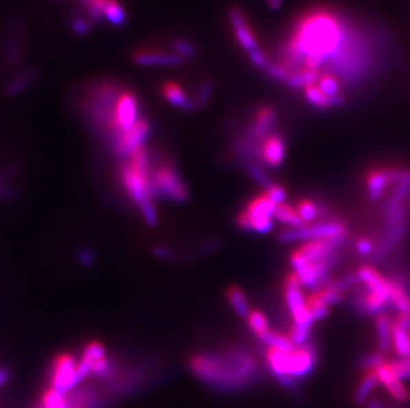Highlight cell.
<instances>
[{
  "instance_id": "obj_1",
  "label": "cell",
  "mask_w": 410,
  "mask_h": 408,
  "mask_svg": "<svg viewBox=\"0 0 410 408\" xmlns=\"http://www.w3.org/2000/svg\"><path fill=\"white\" fill-rule=\"evenodd\" d=\"M356 24L339 10L317 5L300 14L279 47V61L291 75L300 69L326 72L341 55Z\"/></svg>"
},
{
  "instance_id": "obj_2",
  "label": "cell",
  "mask_w": 410,
  "mask_h": 408,
  "mask_svg": "<svg viewBox=\"0 0 410 408\" xmlns=\"http://www.w3.org/2000/svg\"><path fill=\"white\" fill-rule=\"evenodd\" d=\"M189 368L202 383L230 394L253 386L260 375L254 355L236 346L215 352L194 354Z\"/></svg>"
},
{
  "instance_id": "obj_3",
  "label": "cell",
  "mask_w": 410,
  "mask_h": 408,
  "mask_svg": "<svg viewBox=\"0 0 410 408\" xmlns=\"http://www.w3.org/2000/svg\"><path fill=\"white\" fill-rule=\"evenodd\" d=\"M267 369L283 389L296 391L297 383L312 375L317 368V349L310 342L293 350L267 349Z\"/></svg>"
},
{
  "instance_id": "obj_4",
  "label": "cell",
  "mask_w": 410,
  "mask_h": 408,
  "mask_svg": "<svg viewBox=\"0 0 410 408\" xmlns=\"http://www.w3.org/2000/svg\"><path fill=\"white\" fill-rule=\"evenodd\" d=\"M82 89L81 108L84 117L95 132L106 138L115 106L124 86L116 80L102 78L89 81Z\"/></svg>"
},
{
  "instance_id": "obj_5",
  "label": "cell",
  "mask_w": 410,
  "mask_h": 408,
  "mask_svg": "<svg viewBox=\"0 0 410 408\" xmlns=\"http://www.w3.org/2000/svg\"><path fill=\"white\" fill-rule=\"evenodd\" d=\"M119 182L126 195L139 207L149 199L152 191V163L146 149H139L119 165Z\"/></svg>"
},
{
  "instance_id": "obj_6",
  "label": "cell",
  "mask_w": 410,
  "mask_h": 408,
  "mask_svg": "<svg viewBox=\"0 0 410 408\" xmlns=\"http://www.w3.org/2000/svg\"><path fill=\"white\" fill-rule=\"evenodd\" d=\"M152 191L155 197H162L176 204L186 203L190 195L176 163L169 160L152 167Z\"/></svg>"
},
{
  "instance_id": "obj_7",
  "label": "cell",
  "mask_w": 410,
  "mask_h": 408,
  "mask_svg": "<svg viewBox=\"0 0 410 408\" xmlns=\"http://www.w3.org/2000/svg\"><path fill=\"white\" fill-rule=\"evenodd\" d=\"M350 237V228L344 220L328 219L306 226L303 228H284L277 235V239L283 244L307 243L311 240H326V239H341Z\"/></svg>"
},
{
  "instance_id": "obj_8",
  "label": "cell",
  "mask_w": 410,
  "mask_h": 408,
  "mask_svg": "<svg viewBox=\"0 0 410 408\" xmlns=\"http://www.w3.org/2000/svg\"><path fill=\"white\" fill-rule=\"evenodd\" d=\"M283 294L287 311L293 320V326L301 331H312L313 321L311 311L307 304V296L300 285L297 277L293 272L288 273L284 280Z\"/></svg>"
},
{
  "instance_id": "obj_9",
  "label": "cell",
  "mask_w": 410,
  "mask_h": 408,
  "mask_svg": "<svg viewBox=\"0 0 410 408\" xmlns=\"http://www.w3.org/2000/svg\"><path fill=\"white\" fill-rule=\"evenodd\" d=\"M141 117L139 101L136 93L130 89L124 88V91L118 96L113 117L108 129L106 139L109 141V145L112 146L118 136L132 129Z\"/></svg>"
},
{
  "instance_id": "obj_10",
  "label": "cell",
  "mask_w": 410,
  "mask_h": 408,
  "mask_svg": "<svg viewBox=\"0 0 410 408\" xmlns=\"http://www.w3.org/2000/svg\"><path fill=\"white\" fill-rule=\"evenodd\" d=\"M78 361L68 352H62L54 358L49 370V387L64 395L71 394L82 381L78 375Z\"/></svg>"
},
{
  "instance_id": "obj_11",
  "label": "cell",
  "mask_w": 410,
  "mask_h": 408,
  "mask_svg": "<svg viewBox=\"0 0 410 408\" xmlns=\"http://www.w3.org/2000/svg\"><path fill=\"white\" fill-rule=\"evenodd\" d=\"M150 130L152 129H150L149 119L145 117H141L137 121L136 125L118 136L111 147L113 149L115 154L118 158L126 159L128 156L136 153L137 150L145 147V142L150 136Z\"/></svg>"
},
{
  "instance_id": "obj_12",
  "label": "cell",
  "mask_w": 410,
  "mask_h": 408,
  "mask_svg": "<svg viewBox=\"0 0 410 408\" xmlns=\"http://www.w3.org/2000/svg\"><path fill=\"white\" fill-rule=\"evenodd\" d=\"M287 154V143L283 134L273 132L266 136L258 146L256 162L263 167L277 169L284 163Z\"/></svg>"
},
{
  "instance_id": "obj_13",
  "label": "cell",
  "mask_w": 410,
  "mask_h": 408,
  "mask_svg": "<svg viewBox=\"0 0 410 408\" xmlns=\"http://www.w3.org/2000/svg\"><path fill=\"white\" fill-rule=\"evenodd\" d=\"M277 122V113L271 105H262L255 110L251 123L249 125L246 133L243 136H247L253 141L255 145L259 143L275 132V126Z\"/></svg>"
},
{
  "instance_id": "obj_14",
  "label": "cell",
  "mask_w": 410,
  "mask_h": 408,
  "mask_svg": "<svg viewBox=\"0 0 410 408\" xmlns=\"http://www.w3.org/2000/svg\"><path fill=\"white\" fill-rule=\"evenodd\" d=\"M229 20L234 32L235 40L240 48H243L249 53L259 47L256 34L242 8L233 7L229 11Z\"/></svg>"
},
{
  "instance_id": "obj_15",
  "label": "cell",
  "mask_w": 410,
  "mask_h": 408,
  "mask_svg": "<svg viewBox=\"0 0 410 408\" xmlns=\"http://www.w3.org/2000/svg\"><path fill=\"white\" fill-rule=\"evenodd\" d=\"M378 385L389 392L391 398L398 403H408L410 400V394L408 389L404 386V382L400 381L391 368L389 362L383 363L377 369L373 370Z\"/></svg>"
},
{
  "instance_id": "obj_16",
  "label": "cell",
  "mask_w": 410,
  "mask_h": 408,
  "mask_svg": "<svg viewBox=\"0 0 410 408\" xmlns=\"http://www.w3.org/2000/svg\"><path fill=\"white\" fill-rule=\"evenodd\" d=\"M391 350L397 358H410V315L397 314L393 318Z\"/></svg>"
},
{
  "instance_id": "obj_17",
  "label": "cell",
  "mask_w": 410,
  "mask_h": 408,
  "mask_svg": "<svg viewBox=\"0 0 410 408\" xmlns=\"http://www.w3.org/2000/svg\"><path fill=\"white\" fill-rule=\"evenodd\" d=\"M133 61L139 67H179L185 60L174 52H165L157 49H137Z\"/></svg>"
},
{
  "instance_id": "obj_18",
  "label": "cell",
  "mask_w": 410,
  "mask_h": 408,
  "mask_svg": "<svg viewBox=\"0 0 410 408\" xmlns=\"http://www.w3.org/2000/svg\"><path fill=\"white\" fill-rule=\"evenodd\" d=\"M389 187H391V182L387 171V166L373 167L365 175L367 196L373 203L381 202L385 197Z\"/></svg>"
},
{
  "instance_id": "obj_19",
  "label": "cell",
  "mask_w": 410,
  "mask_h": 408,
  "mask_svg": "<svg viewBox=\"0 0 410 408\" xmlns=\"http://www.w3.org/2000/svg\"><path fill=\"white\" fill-rule=\"evenodd\" d=\"M357 278L360 284L367 291L389 296L391 297V288H389V278L385 277L378 269H376L371 264L361 265L357 271Z\"/></svg>"
},
{
  "instance_id": "obj_20",
  "label": "cell",
  "mask_w": 410,
  "mask_h": 408,
  "mask_svg": "<svg viewBox=\"0 0 410 408\" xmlns=\"http://www.w3.org/2000/svg\"><path fill=\"white\" fill-rule=\"evenodd\" d=\"M391 307L400 315H410V288L400 276H391Z\"/></svg>"
},
{
  "instance_id": "obj_21",
  "label": "cell",
  "mask_w": 410,
  "mask_h": 408,
  "mask_svg": "<svg viewBox=\"0 0 410 408\" xmlns=\"http://www.w3.org/2000/svg\"><path fill=\"white\" fill-rule=\"evenodd\" d=\"M41 76L40 67H31L21 71L14 80H11L5 86V95L8 97H18L28 91Z\"/></svg>"
},
{
  "instance_id": "obj_22",
  "label": "cell",
  "mask_w": 410,
  "mask_h": 408,
  "mask_svg": "<svg viewBox=\"0 0 410 408\" xmlns=\"http://www.w3.org/2000/svg\"><path fill=\"white\" fill-rule=\"evenodd\" d=\"M8 62L18 65L23 60V21L21 18H14L10 25V41H8Z\"/></svg>"
},
{
  "instance_id": "obj_23",
  "label": "cell",
  "mask_w": 410,
  "mask_h": 408,
  "mask_svg": "<svg viewBox=\"0 0 410 408\" xmlns=\"http://www.w3.org/2000/svg\"><path fill=\"white\" fill-rule=\"evenodd\" d=\"M162 95L165 99L173 105L176 109H181L183 112L193 113V105H192V97H189L185 92V89L176 84L174 81H169L162 86Z\"/></svg>"
},
{
  "instance_id": "obj_24",
  "label": "cell",
  "mask_w": 410,
  "mask_h": 408,
  "mask_svg": "<svg viewBox=\"0 0 410 408\" xmlns=\"http://www.w3.org/2000/svg\"><path fill=\"white\" fill-rule=\"evenodd\" d=\"M235 223L242 231L258 235H267L271 232L275 227L273 219H255L253 216L246 214L243 210L236 215Z\"/></svg>"
},
{
  "instance_id": "obj_25",
  "label": "cell",
  "mask_w": 410,
  "mask_h": 408,
  "mask_svg": "<svg viewBox=\"0 0 410 408\" xmlns=\"http://www.w3.org/2000/svg\"><path fill=\"white\" fill-rule=\"evenodd\" d=\"M277 206L264 194L253 197L243 208V211L255 219H273Z\"/></svg>"
},
{
  "instance_id": "obj_26",
  "label": "cell",
  "mask_w": 410,
  "mask_h": 408,
  "mask_svg": "<svg viewBox=\"0 0 410 408\" xmlns=\"http://www.w3.org/2000/svg\"><path fill=\"white\" fill-rule=\"evenodd\" d=\"M226 298L235 314L240 318H247V315L253 311L246 293L238 285H230L226 289Z\"/></svg>"
},
{
  "instance_id": "obj_27",
  "label": "cell",
  "mask_w": 410,
  "mask_h": 408,
  "mask_svg": "<svg viewBox=\"0 0 410 408\" xmlns=\"http://www.w3.org/2000/svg\"><path fill=\"white\" fill-rule=\"evenodd\" d=\"M391 320L387 313H383L376 317V338L378 350L383 354L391 351Z\"/></svg>"
},
{
  "instance_id": "obj_28",
  "label": "cell",
  "mask_w": 410,
  "mask_h": 408,
  "mask_svg": "<svg viewBox=\"0 0 410 408\" xmlns=\"http://www.w3.org/2000/svg\"><path fill=\"white\" fill-rule=\"evenodd\" d=\"M273 220L280 223L286 228H303V227H306L304 221L301 220V217L299 216L297 211H296V207H293L287 202L277 206L276 213L273 216Z\"/></svg>"
},
{
  "instance_id": "obj_29",
  "label": "cell",
  "mask_w": 410,
  "mask_h": 408,
  "mask_svg": "<svg viewBox=\"0 0 410 408\" xmlns=\"http://www.w3.org/2000/svg\"><path fill=\"white\" fill-rule=\"evenodd\" d=\"M303 93H304V97L307 99V102H308L311 106H313L315 109H317V110H330V109L339 108V106L343 105L341 102H339V101H336V99L327 97V96L317 88L316 84L312 85V86L306 88V89L303 91Z\"/></svg>"
},
{
  "instance_id": "obj_30",
  "label": "cell",
  "mask_w": 410,
  "mask_h": 408,
  "mask_svg": "<svg viewBox=\"0 0 410 408\" xmlns=\"http://www.w3.org/2000/svg\"><path fill=\"white\" fill-rule=\"evenodd\" d=\"M377 385H378V381H377L374 372L368 371L354 391V396H353L354 403L357 406L367 405L371 400L372 392L376 389Z\"/></svg>"
},
{
  "instance_id": "obj_31",
  "label": "cell",
  "mask_w": 410,
  "mask_h": 408,
  "mask_svg": "<svg viewBox=\"0 0 410 408\" xmlns=\"http://www.w3.org/2000/svg\"><path fill=\"white\" fill-rule=\"evenodd\" d=\"M105 357H108L105 346L98 341H92L84 346L80 362L91 371V375H92V368Z\"/></svg>"
},
{
  "instance_id": "obj_32",
  "label": "cell",
  "mask_w": 410,
  "mask_h": 408,
  "mask_svg": "<svg viewBox=\"0 0 410 408\" xmlns=\"http://www.w3.org/2000/svg\"><path fill=\"white\" fill-rule=\"evenodd\" d=\"M214 93V82L212 78H203L198 88H196L194 96L192 97V105H193V112H199L205 109L209 102L212 101Z\"/></svg>"
},
{
  "instance_id": "obj_33",
  "label": "cell",
  "mask_w": 410,
  "mask_h": 408,
  "mask_svg": "<svg viewBox=\"0 0 410 408\" xmlns=\"http://www.w3.org/2000/svg\"><path fill=\"white\" fill-rule=\"evenodd\" d=\"M258 339L262 345L267 346V349L287 350V351H290V350L296 348L288 334H283L280 331H273V329H270Z\"/></svg>"
},
{
  "instance_id": "obj_34",
  "label": "cell",
  "mask_w": 410,
  "mask_h": 408,
  "mask_svg": "<svg viewBox=\"0 0 410 408\" xmlns=\"http://www.w3.org/2000/svg\"><path fill=\"white\" fill-rule=\"evenodd\" d=\"M321 72L311 71V69H300L291 75L286 85L293 91H304L308 86H312L320 77Z\"/></svg>"
},
{
  "instance_id": "obj_35",
  "label": "cell",
  "mask_w": 410,
  "mask_h": 408,
  "mask_svg": "<svg viewBox=\"0 0 410 408\" xmlns=\"http://www.w3.org/2000/svg\"><path fill=\"white\" fill-rule=\"evenodd\" d=\"M39 408H71V402L67 395L49 387L43 392Z\"/></svg>"
},
{
  "instance_id": "obj_36",
  "label": "cell",
  "mask_w": 410,
  "mask_h": 408,
  "mask_svg": "<svg viewBox=\"0 0 410 408\" xmlns=\"http://www.w3.org/2000/svg\"><path fill=\"white\" fill-rule=\"evenodd\" d=\"M246 320H247L249 329L254 333L256 338H260L263 334H266L267 331L271 329L267 315L262 311H258V309L251 311Z\"/></svg>"
},
{
  "instance_id": "obj_37",
  "label": "cell",
  "mask_w": 410,
  "mask_h": 408,
  "mask_svg": "<svg viewBox=\"0 0 410 408\" xmlns=\"http://www.w3.org/2000/svg\"><path fill=\"white\" fill-rule=\"evenodd\" d=\"M246 171L250 175V178L254 180L256 184L262 186L264 190L273 186V182L271 176L264 171V167L259 165L258 162H249L246 163Z\"/></svg>"
},
{
  "instance_id": "obj_38",
  "label": "cell",
  "mask_w": 410,
  "mask_h": 408,
  "mask_svg": "<svg viewBox=\"0 0 410 408\" xmlns=\"http://www.w3.org/2000/svg\"><path fill=\"white\" fill-rule=\"evenodd\" d=\"M172 47H173V52L183 58L185 61L196 58L199 53V49H198L196 43H193L192 40L185 39V38H176L173 40Z\"/></svg>"
},
{
  "instance_id": "obj_39",
  "label": "cell",
  "mask_w": 410,
  "mask_h": 408,
  "mask_svg": "<svg viewBox=\"0 0 410 408\" xmlns=\"http://www.w3.org/2000/svg\"><path fill=\"white\" fill-rule=\"evenodd\" d=\"M139 213L145 221V224L150 228H155L159 223V216H158V210H157L155 199H149L145 203H142L139 207Z\"/></svg>"
},
{
  "instance_id": "obj_40",
  "label": "cell",
  "mask_w": 410,
  "mask_h": 408,
  "mask_svg": "<svg viewBox=\"0 0 410 408\" xmlns=\"http://www.w3.org/2000/svg\"><path fill=\"white\" fill-rule=\"evenodd\" d=\"M92 23L89 21V19L81 12V14H78V15H75V16H72V19L69 21V27H71V31H72V34L75 35V36H78V38H84V36H87L89 32H91V29H92Z\"/></svg>"
},
{
  "instance_id": "obj_41",
  "label": "cell",
  "mask_w": 410,
  "mask_h": 408,
  "mask_svg": "<svg viewBox=\"0 0 410 408\" xmlns=\"http://www.w3.org/2000/svg\"><path fill=\"white\" fill-rule=\"evenodd\" d=\"M385 362H387L385 354L378 351V352H372V354L364 355L360 359L358 366H360V369L365 370V371H373V370L377 369L378 366H381Z\"/></svg>"
},
{
  "instance_id": "obj_42",
  "label": "cell",
  "mask_w": 410,
  "mask_h": 408,
  "mask_svg": "<svg viewBox=\"0 0 410 408\" xmlns=\"http://www.w3.org/2000/svg\"><path fill=\"white\" fill-rule=\"evenodd\" d=\"M391 370L394 372V375L400 379V381H409L410 379V359L409 358H397L394 361H391Z\"/></svg>"
},
{
  "instance_id": "obj_43",
  "label": "cell",
  "mask_w": 410,
  "mask_h": 408,
  "mask_svg": "<svg viewBox=\"0 0 410 408\" xmlns=\"http://www.w3.org/2000/svg\"><path fill=\"white\" fill-rule=\"evenodd\" d=\"M263 194L266 195L270 200H273L276 206H280V204L286 203V199H287L286 189L283 186L277 184V183H273V186L266 189Z\"/></svg>"
},
{
  "instance_id": "obj_44",
  "label": "cell",
  "mask_w": 410,
  "mask_h": 408,
  "mask_svg": "<svg viewBox=\"0 0 410 408\" xmlns=\"http://www.w3.org/2000/svg\"><path fill=\"white\" fill-rule=\"evenodd\" d=\"M247 55H249L250 61L253 62V65L256 67L258 69H260V71H264V68L267 67V64L271 60V58L267 55V52L264 49H262L260 47L255 48L254 51L249 52Z\"/></svg>"
},
{
  "instance_id": "obj_45",
  "label": "cell",
  "mask_w": 410,
  "mask_h": 408,
  "mask_svg": "<svg viewBox=\"0 0 410 408\" xmlns=\"http://www.w3.org/2000/svg\"><path fill=\"white\" fill-rule=\"evenodd\" d=\"M374 250H376V244H374V241L371 240L369 237H358L354 241V251H356L357 254H360L363 257L373 256Z\"/></svg>"
},
{
  "instance_id": "obj_46",
  "label": "cell",
  "mask_w": 410,
  "mask_h": 408,
  "mask_svg": "<svg viewBox=\"0 0 410 408\" xmlns=\"http://www.w3.org/2000/svg\"><path fill=\"white\" fill-rule=\"evenodd\" d=\"M152 252L156 256L157 259H161V260H174L178 257V253L173 248H170L168 245H163V244L155 245Z\"/></svg>"
},
{
  "instance_id": "obj_47",
  "label": "cell",
  "mask_w": 410,
  "mask_h": 408,
  "mask_svg": "<svg viewBox=\"0 0 410 408\" xmlns=\"http://www.w3.org/2000/svg\"><path fill=\"white\" fill-rule=\"evenodd\" d=\"M76 259H78V264L84 268H89L95 264V260H96V256L95 253L92 252L91 250H87V248H82L78 251L76 254Z\"/></svg>"
},
{
  "instance_id": "obj_48",
  "label": "cell",
  "mask_w": 410,
  "mask_h": 408,
  "mask_svg": "<svg viewBox=\"0 0 410 408\" xmlns=\"http://www.w3.org/2000/svg\"><path fill=\"white\" fill-rule=\"evenodd\" d=\"M10 376H11V375H10V371H8V370L4 369V368H0V389L8 383Z\"/></svg>"
},
{
  "instance_id": "obj_49",
  "label": "cell",
  "mask_w": 410,
  "mask_h": 408,
  "mask_svg": "<svg viewBox=\"0 0 410 408\" xmlns=\"http://www.w3.org/2000/svg\"><path fill=\"white\" fill-rule=\"evenodd\" d=\"M365 408H394L391 407V406H388L387 403H384V402H381V400H378V399H371L367 405H365Z\"/></svg>"
},
{
  "instance_id": "obj_50",
  "label": "cell",
  "mask_w": 410,
  "mask_h": 408,
  "mask_svg": "<svg viewBox=\"0 0 410 408\" xmlns=\"http://www.w3.org/2000/svg\"><path fill=\"white\" fill-rule=\"evenodd\" d=\"M267 1V5L273 10V11H276V10H279L280 7H282V4H283V0H266Z\"/></svg>"
},
{
  "instance_id": "obj_51",
  "label": "cell",
  "mask_w": 410,
  "mask_h": 408,
  "mask_svg": "<svg viewBox=\"0 0 410 408\" xmlns=\"http://www.w3.org/2000/svg\"><path fill=\"white\" fill-rule=\"evenodd\" d=\"M69 398V396H68ZM69 402H71V399H69ZM71 408H85L82 407V406H80V405H76V403H73V402H71Z\"/></svg>"
},
{
  "instance_id": "obj_52",
  "label": "cell",
  "mask_w": 410,
  "mask_h": 408,
  "mask_svg": "<svg viewBox=\"0 0 410 408\" xmlns=\"http://www.w3.org/2000/svg\"><path fill=\"white\" fill-rule=\"evenodd\" d=\"M409 359H410V358H409Z\"/></svg>"
}]
</instances>
